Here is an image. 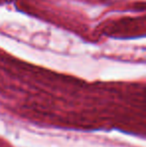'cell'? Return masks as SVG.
<instances>
[]
</instances>
